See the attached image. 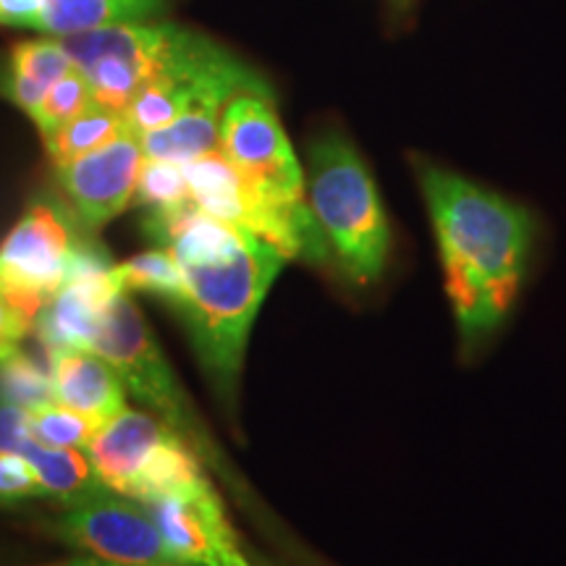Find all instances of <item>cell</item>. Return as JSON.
<instances>
[{
    "label": "cell",
    "instance_id": "cell-2",
    "mask_svg": "<svg viewBox=\"0 0 566 566\" xmlns=\"http://www.w3.org/2000/svg\"><path fill=\"white\" fill-rule=\"evenodd\" d=\"M145 231L179 263L184 296L174 310L187 323L212 386L233 401L254 317L289 258L268 239L218 221L195 202L150 210Z\"/></svg>",
    "mask_w": 566,
    "mask_h": 566
},
{
    "label": "cell",
    "instance_id": "cell-9",
    "mask_svg": "<svg viewBox=\"0 0 566 566\" xmlns=\"http://www.w3.org/2000/svg\"><path fill=\"white\" fill-rule=\"evenodd\" d=\"M174 24H113L61 38L63 51L90 80L92 97L108 108L126 113L142 84L158 69L171 42Z\"/></svg>",
    "mask_w": 566,
    "mask_h": 566
},
{
    "label": "cell",
    "instance_id": "cell-1",
    "mask_svg": "<svg viewBox=\"0 0 566 566\" xmlns=\"http://www.w3.org/2000/svg\"><path fill=\"white\" fill-rule=\"evenodd\" d=\"M443 268L459 349L475 357L514 313L533 260L537 223L525 205L430 160H415Z\"/></svg>",
    "mask_w": 566,
    "mask_h": 566
},
{
    "label": "cell",
    "instance_id": "cell-15",
    "mask_svg": "<svg viewBox=\"0 0 566 566\" xmlns=\"http://www.w3.org/2000/svg\"><path fill=\"white\" fill-rule=\"evenodd\" d=\"M55 405L108 422L126 407V388L108 359L92 349L51 352Z\"/></svg>",
    "mask_w": 566,
    "mask_h": 566
},
{
    "label": "cell",
    "instance_id": "cell-22",
    "mask_svg": "<svg viewBox=\"0 0 566 566\" xmlns=\"http://www.w3.org/2000/svg\"><path fill=\"white\" fill-rule=\"evenodd\" d=\"M189 202H192V192H189V181L181 163L145 158L132 205H139V208H147V212H150L176 210Z\"/></svg>",
    "mask_w": 566,
    "mask_h": 566
},
{
    "label": "cell",
    "instance_id": "cell-10",
    "mask_svg": "<svg viewBox=\"0 0 566 566\" xmlns=\"http://www.w3.org/2000/svg\"><path fill=\"white\" fill-rule=\"evenodd\" d=\"M122 292L113 263L92 237L76 250L69 279L34 317V334L51 352L90 349L111 302Z\"/></svg>",
    "mask_w": 566,
    "mask_h": 566
},
{
    "label": "cell",
    "instance_id": "cell-8",
    "mask_svg": "<svg viewBox=\"0 0 566 566\" xmlns=\"http://www.w3.org/2000/svg\"><path fill=\"white\" fill-rule=\"evenodd\" d=\"M53 533L71 548L113 564L184 566L160 535L150 509L113 491L63 501Z\"/></svg>",
    "mask_w": 566,
    "mask_h": 566
},
{
    "label": "cell",
    "instance_id": "cell-16",
    "mask_svg": "<svg viewBox=\"0 0 566 566\" xmlns=\"http://www.w3.org/2000/svg\"><path fill=\"white\" fill-rule=\"evenodd\" d=\"M74 66L61 40H27L11 48L0 92L9 95L30 116L45 101L48 90Z\"/></svg>",
    "mask_w": 566,
    "mask_h": 566
},
{
    "label": "cell",
    "instance_id": "cell-5",
    "mask_svg": "<svg viewBox=\"0 0 566 566\" xmlns=\"http://www.w3.org/2000/svg\"><path fill=\"white\" fill-rule=\"evenodd\" d=\"M254 84L265 82L216 42L174 24L158 69L134 95L124 118L137 134L155 132L197 105L223 108L233 92Z\"/></svg>",
    "mask_w": 566,
    "mask_h": 566
},
{
    "label": "cell",
    "instance_id": "cell-26",
    "mask_svg": "<svg viewBox=\"0 0 566 566\" xmlns=\"http://www.w3.org/2000/svg\"><path fill=\"white\" fill-rule=\"evenodd\" d=\"M32 331V321H27L13 304L0 294V363L19 352L21 342Z\"/></svg>",
    "mask_w": 566,
    "mask_h": 566
},
{
    "label": "cell",
    "instance_id": "cell-17",
    "mask_svg": "<svg viewBox=\"0 0 566 566\" xmlns=\"http://www.w3.org/2000/svg\"><path fill=\"white\" fill-rule=\"evenodd\" d=\"M168 0H42V32L66 34L158 19Z\"/></svg>",
    "mask_w": 566,
    "mask_h": 566
},
{
    "label": "cell",
    "instance_id": "cell-19",
    "mask_svg": "<svg viewBox=\"0 0 566 566\" xmlns=\"http://www.w3.org/2000/svg\"><path fill=\"white\" fill-rule=\"evenodd\" d=\"M126 126L129 124H126L124 113L113 111L92 97L87 108L76 113L71 122L45 139V150L51 155L53 166H63V163L82 158V155L103 147L105 142L116 139Z\"/></svg>",
    "mask_w": 566,
    "mask_h": 566
},
{
    "label": "cell",
    "instance_id": "cell-14",
    "mask_svg": "<svg viewBox=\"0 0 566 566\" xmlns=\"http://www.w3.org/2000/svg\"><path fill=\"white\" fill-rule=\"evenodd\" d=\"M171 433V424L158 420L155 415L124 407L116 417L101 424V430L87 446V457L101 483L108 491L129 499L142 464L147 462L155 446L166 441Z\"/></svg>",
    "mask_w": 566,
    "mask_h": 566
},
{
    "label": "cell",
    "instance_id": "cell-3",
    "mask_svg": "<svg viewBox=\"0 0 566 566\" xmlns=\"http://www.w3.org/2000/svg\"><path fill=\"white\" fill-rule=\"evenodd\" d=\"M304 189L331 265L352 286H375L391 263L394 231L370 168L342 132L310 142Z\"/></svg>",
    "mask_w": 566,
    "mask_h": 566
},
{
    "label": "cell",
    "instance_id": "cell-24",
    "mask_svg": "<svg viewBox=\"0 0 566 566\" xmlns=\"http://www.w3.org/2000/svg\"><path fill=\"white\" fill-rule=\"evenodd\" d=\"M0 396L24 409L55 401L51 375L42 373L40 365L24 357L21 349L0 363Z\"/></svg>",
    "mask_w": 566,
    "mask_h": 566
},
{
    "label": "cell",
    "instance_id": "cell-20",
    "mask_svg": "<svg viewBox=\"0 0 566 566\" xmlns=\"http://www.w3.org/2000/svg\"><path fill=\"white\" fill-rule=\"evenodd\" d=\"M113 275H116L118 286H122L124 294L145 292V294L158 296L163 302H168L171 307H176L184 296L181 268L166 247L134 254V258L126 260V263L113 265Z\"/></svg>",
    "mask_w": 566,
    "mask_h": 566
},
{
    "label": "cell",
    "instance_id": "cell-18",
    "mask_svg": "<svg viewBox=\"0 0 566 566\" xmlns=\"http://www.w3.org/2000/svg\"><path fill=\"white\" fill-rule=\"evenodd\" d=\"M221 111L223 108H218V105H197L163 129L139 134L142 153H145V158L171 160L184 166L200 155L218 150Z\"/></svg>",
    "mask_w": 566,
    "mask_h": 566
},
{
    "label": "cell",
    "instance_id": "cell-21",
    "mask_svg": "<svg viewBox=\"0 0 566 566\" xmlns=\"http://www.w3.org/2000/svg\"><path fill=\"white\" fill-rule=\"evenodd\" d=\"M27 420H30V433L40 443L53 446V449H82L87 451L92 438L101 430L103 422L92 420L87 415L74 412L55 401L38 405L27 409Z\"/></svg>",
    "mask_w": 566,
    "mask_h": 566
},
{
    "label": "cell",
    "instance_id": "cell-7",
    "mask_svg": "<svg viewBox=\"0 0 566 566\" xmlns=\"http://www.w3.org/2000/svg\"><path fill=\"white\" fill-rule=\"evenodd\" d=\"M82 242L59 205L32 202L0 242V294L34 325L69 279Z\"/></svg>",
    "mask_w": 566,
    "mask_h": 566
},
{
    "label": "cell",
    "instance_id": "cell-25",
    "mask_svg": "<svg viewBox=\"0 0 566 566\" xmlns=\"http://www.w3.org/2000/svg\"><path fill=\"white\" fill-rule=\"evenodd\" d=\"M48 491L24 457L0 451V504L24 499H45Z\"/></svg>",
    "mask_w": 566,
    "mask_h": 566
},
{
    "label": "cell",
    "instance_id": "cell-29",
    "mask_svg": "<svg viewBox=\"0 0 566 566\" xmlns=\"http://www.w3.org/2000/svg\"><path fill=\"white\" fill-rule=\"evenodd\" d=\"M45 566H51V564H45Z\"/></svg>",
    "mask_w": 566,
    "mask_h": 566
},
{
    "label": "cell",
    "instance_id": "cell-11",
    "mask_svg": "<svg viewBox=\"0 0 566 566\" xmlns=\"http://www.w3.org/2000/svg\"><path fill=\"white\" fill-rule=\"evenodd\" d=\"M145 163L139 134L126 126L116 139L82 158L55 166V179L71 212L84 229L97 231L124 212L134 200V189Z\"/></svg>",
    "mask_w": 566,
    "mask_h": 566
},
{
    "label": "cell",
    "instance_id": "cell-27",
    "mask_svg": "<svg viewBox=\"0 0 566 566\" xmlns=\"http://www.w3.org/2000/svg\"><path fill=\"white\" fill-rule=\"evenodd\" d=\"M0 24L42 32V0H0Z\"/></svg>",
    "mask_w": 566,
    "mask_h": 566
},
{
    "label": "cell",
    "instance_id": "cell-13",
    "mask_svg": "<svg viewBox=\"0 0 566 566\" xmlns=\"http://www.w3.org/2000/svg\"><path fill=\"white\" fill-rule=\"evenodd\" d=\"M0 451L24 457L32 464V470L38 472L48 495H53V499L74 501L97 493L103 488L87 451L53 449V446L40 443L30 433L27 409L11 405L3 396H0Z\"/></svg>",
    "mask_w": 566,
    "mask_h": 566
},
{
    "label": "cell",
    "instance_id": "cell-28",
    "mask_svg": "<svg viewBox=\"0 0 566 566\" xmlns=\"http://www.w3.org/2000/svg\"><path fill=\"white\" fill-rule=\"evenodd\" d=\"M51 566H126V564H113L95 556H76V558H63V562H55Z\"/></svg>",
    "mask_w": 566,
    "mask_h": 566
},
{
    "label": "cell",
    "instance_id": "cell-12",
    "mask_svg": "<svg viewBox=\"0 0 566 566\" xmlns=\"http://www.w3.org/2000/svg\"><path fill=\"white\" fill-rule=\"evenodd\" d=\"M147 509L184 566H254L210 480L153 501Z\"/></svg>",
    "mask_w": 566,
    "mask_h": 566
},
{
    "label": "cell",
    "instance_id": "cell-6",
    "mask_svg": "<svg viewBox=\"0 0 566 566\" xmlns=\"http://www.w3.org/2000/svg\"><path fill=\"white\" fill-rule=\"evenodd\" d=\"M90 349L108 359L118 378L124 380V388H129L158 420L189 438L192 449L200 454H212L210 438L202 433L187 394L181 391L179 380L129 294H118L111 302Z\"/></svg>",
    "mask_w": 566,
    "mask_h": 566
},
{
    "label": "cell",
    "instance_id": "cell-23",
    "mask_svg": "<svg viewBox=\"0 0 566 566\" xmlns=\"http://www.w3.org/2000/svg\"><path fill=\"white\" fill-rule=\"evenodd\" d=\"M90 101H92L90 80L84 76V71L80 66H71L66 74H63L61 80L48 90L45 101H42L38 113L32 116V122L38 124L42 139L51 137V134L59 132L63 124L71 122L76 113L87 108Z\"/></svg>",
    "mask_w": 566,
    "mask_h": 566
},
{
    "label": "cell",
    "instance_id": "cell-4",
    "mask_svg": "<svg viewBox=\"0 0 566 566\" xmlns=\"http://www.w3.org/2000/svg\"><path fill=\"white\" fill-rule=\"evenodd\" d=\"M218 150L273 208L325 247L307 202L304 168L283 132L268 84L244 87L226 101L218 126Z\"/></svg>",
    "mask_w": 566,
    "mask_h": 566
}]
</instances>
